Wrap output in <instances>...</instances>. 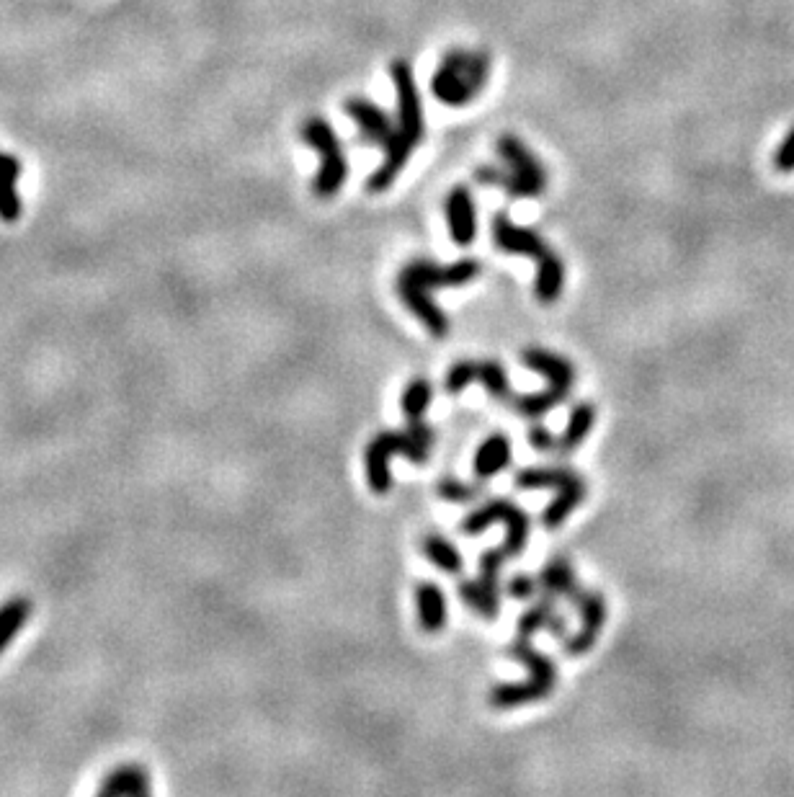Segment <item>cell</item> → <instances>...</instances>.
<instances>
[{
    "instance_id": "6da1fadb",
    "label": "cell",
    "mask_w": 794,
    "mask_h": 797,
    "mask_svg": "<svg viewBox=\"0 0 794 797\" xmlns=\"http://www.w3.org/2000/svg\"><path fill=\"white\" fill-rule=\"evenodd\" d=\"M392 80L397 88V127L395 137L387 145V158L385 163L372 173L367 189L372 194L377 191L390 189L392 181L400 176V171L408 163L410 153L416 150L418 142L423 140V106L421 96H418L416 80H413V70L405 60L392 62Z\"/></svg>"
},
{
    "instance_id": "7a4b0ae2",
    "label": "cell",
    "mask_w": 794,
    "mask_h": 797,
    "mask_svg": "<svg viewBox=\"0 0 794 797\" xmlns=\"http://www.w3.org/2000/svg\"><path fill=\"white\" fill-rule=\"evenodd\" d=\"M434 444V431L431 426L421 421H408V431H379L369 442L364 462H367V480L372 493L387 496L392 488L390 475V457L392 454H403L410 462L423 465L431 454Z\"/></svg>"
},
{
    "instance_id": "3957f363",
    "label": "cell",
    "mask_w": 794,
    "mask_h": 797,
    "mask_svg": "<svg viewBox=\"0 0 794 797\" xmlns=\"http://www.w3.org/2000/svg\"><path fill=\"white\" fill-rule=\"evenodd\" d=\"M498 153L506 160L511 171L495 166H483L475 171V181L485 186H498L514 199L539 197L547 189V168L539 163L537 155L526 148L516 135L498 137Z\"/></svg>"
},
{
    "instance_id": "277c9868",
    "label": "cell",
    "mask_w": 794,
    "mask_h": 797,
    "mask_svg": "<svg viewBox=\"0 0 794 797\" xmlns=\"http://www.w3.org/2000/svg\"><path fill=\"white\" fill-rule=\"evenodd\" d=\"M508 656L524 663L529 669V679L516 681V684H498L490 689L488 705L493 710H511V707L532 705V702L550 697L557 684V666L552 658L539 653L532 640L521 638H516V643L508 648Z\"/></svg>"
},
{
    "instance_id": "5b68a950",
    "label": "cell",
    "mask_w": 794,
    "mask_h": 797,
    "mask_svg": "<svg viewBox=\"0 0 794 797\" xmlns=\"http://www.w3.org/2000/svg\"><path fill=\"white\" fill-rule=\"evenodd\" d=\"M490 75V55L480 50H449L431 78V91L446 106H465L483 91Z\"/></svg>"
},
{
    "instance_id": "8992f818",
    "label": "cell",
    "mask_w": 794,
    "mask_h": 797,
    "mask_svg": "<svg viewBox=\"0 0 794 797\" xmlns=\"http://www.w3.org/2000/svg\"><path fill=\"white\" fill-rule=\"evenodd\" d=\"M302 140L310 145L312 150H318V155L323 158L320 171L312 181V191L315 197L330 199L333 194L343 189L346 176H349V163H346V153H343L341 142H338L336 132L325 119L320 117H307L302 122Z\"/></svg>"
},
{
    "instance_id": "52a82bcc",
    "label": "cell",
    "mask_w": 794,
    "mask_h": 797,
    "mask_svg": "<svg viewBox=\"0 0 794 797\" xmlns=\"http://www.w3.org/2000/svg\"><path fill=\"white\" fill-rule=\"evenodd\" d=\"M495 522H503L508 527L506 542H503V550L508 552V558H519L521 552L526 550V542H529V527H532V522H529L526 511L519 509L514 501H506V498L488 501L483 509H475L472 514L465 516V522L459 524V532L480 534Z\"/></svg>"
},
{
    "instance_id": "ba28073f",
    "label": "cell",
    "mask_w": 794,
    "mask_h": 797,
    "mask_svg": "<svg viewBox=\"0 0 794 797\" xmlns=\"http://www.w3.org/2000/svg\"><path fill=\"white\" fill-rule=\"evenodd\" d=\"M477 274H480L477 258H462V261L449 266L431 264V261H410V264L397 274V282L410 284V287H418L426 292V289L465 287V284H470Z\"/></svg>"
},
{
    "instance_id": "9c48e42d",
    "label": "cell",
    "mask_w": 794,
    "mask_h": 797,
    "mask_svg": "<svg viewBox=\"0 0 794 797\" xmlns=\"http://www.w3.org/2000/svg\"><path fill=\"white\" fill-rule=\"evenodd\" d=\"M573 604L581 614V627H578V632H570V638L562 643V648L568 656L578 658L586 656L588 650L599 643V635L606 625V617H609V607H606L604 596L593 589H583Z\"/></svg>"
},
{
    "instance_id": "30bf717a",
    "label": "cell",
    "mask_w": 794,
    "mask_h": 797,
    "mask_svg": "<svg viewBox=\"0 0 794 797\" xmlns=\"http://www.w3.org/2000/svg\"><path fill=\"white\" fill-rule=\"evenodd\" d=\"M493 240L498 251L516 253V256H532L537 258V264L555 256V251L544 243L542 235L529 230V227H519L516 222H511V217L506 212H498L493 217Z\"/></svg>"
},
{
    "instance_id": "8fae6325",
    "label": "cell",
    "mask_w": 794,
    "mask_h": 797,
    "mask_svg": "<svg viewBox=\"0 0 794 797\" xmlns=\"http://www.w3.org/2000/svg\"><path fill=\"white\" fill-rule=\"evenodd\" d=\"M346 111H349V117L359 124L361 135H364V140H367L369 145H377V148L379 145H382V148L390 145L392 137H395V127H392L390 117H387L379 106H374L372 101L354 96V99L346 101Z\"/></svg>"
},
{
    "instance_id": "7c38bea8",
    "label": "cell",
    "mask_w": 794,
    "mask_h": 797,
    "mask_svg": "<svg viewBox=\"0 0 794 797\" xmlns=\"http://www.w3.org/2000/svg\"><path fill=\"white\" fill-rule=\"evenodd\" d=\"M446 220H449V233L457 246L467 248L472 246V240L477 235V217H475V202L467 186H457V189L446 197Z\"/></svg>"
},
{
    "instance_id": "4fadbf2b",
    "label": "cell",
    "mask_w": 794,
    "mask_h": 797,
    "mask_svg": "<svg viewBox=\"0 0 794 797\" xmlns=\"http://www.w3.org/2000/svg\"><path fill=\"white\" fill-rule=\"evenodd\" d=\"M521 362H524L529 369H534L537 374H542V377H547L550 385H560L573 390L575 369L568 359H562V356L552 354V351L547 349H534L532 346V349L521 351Z\"/></svg>"
},
{
    "instance_id": "5bb4252c",
    "label": "cell",
    "mask_w": 794,
    "mask_h": 797,
    "mask_svg": "<svg viewBox=\"0 0 794 797\" xmlns=\"http://www.w3.org/2000/svg\"><path fill=\"white\" fill-rule=\"evenodd\" d=\"M416 609L418 625L428 635H436L446 627V596L444 591L431 581H423L416 586Z\"/></svg>"
},
{
    "instance_id": "9a60e30c",
    "label": "cell",
    "mask_w": 794,
    "mask_h": 797,
    "mask_svg": "<svg viewBox=\"0 0 794 797\" xmlns=\"http://www.w3.org/2000/svg\"><path fill=\"white\" fill-rule=\"evenodd\" d=\"M150 792V779L147 772L137 764H122V767L111 769L98 785V795L104 797H137Z\"/></svg>"
},
{
    "instance_id": "2e32d148",
    "label": "cell",
    "mask_w": 794,
    "mask_h": 797,
    "mask_svg": "<svg viewBox=\"0 0 794 797\" xmlns=\"http://www.w3.org/2000/svg\"><path fill=\"white\" fill-rule=\"evenodd\" d=\"M581 475L573 473L570 467H524L516 473V488L521 491H542V488H555L557 493L581 483Z\"/></svg>"
},
{
    "instance_id": "e0dca14e",
    "label": "cell",
    "mask_w": 794,
    "mask_h": 797,
    "mask_svg": "<svg viewBox=\"0 0 794 797\" xmlns=\"http://www.w3.org/2000/svg\"><path fill=\"white\" fill-rule=\"evenodd\" d=\"M511 465V439L506 434L488 436L475 454V478L490 480Z\"/></svg>"
},
{
    "instance_id": "ac0fdd59",
    "label": "cell",
    "mask_w": 794,
    "mask_h": 797,
    "mask_svg": "<svg viewBox=\"0 0 794 797\" xmlns=\"http://www.w3.org/2000/svg\"><path fill=\"white\" fill-rule=\"evenodd\" d=\"M19 176V158L11 153H0V220L3 222H16L21 215V199L16 189Z\"/></svg>"
},
{
    "instance_id": "d6986e66",
    "label": "cell",
    "mask_w": 794,
    "mask_h": 797,
    "mask_svg": "<svg viewBox=\"0 0 794 797\" xmlns=\"http://www.w3.org/2000/svg\"><path fill=\"white\" fill-rule=\"evenodd\" d=\"M593 424H596V405L593 403L573 405V411H570V418H568V426H565V431H562V436H560V442H557V454H560V457H570L575 449L586 442L588 434H591V429H593Z\"/></svg>"
},
{
    "instance_id": "ffe728a7",
    "label": "cell",
    "mask_w": 794,
    "mask_h": 797,
    "mask_svg": "<svg viewBox=\"0 0 794 797\" xmlns=\"http://www.w3.org/2000/svg\"><path fill=\"white\" fill-rule=\"evenodd\" d=\"M539 583H542V589L547 591V594L565 596V599L570 601L578 599L583 591V586L578 583L573 568H570V563L565 558H555L544 565L542 573H539Z\"/></svg>"
},
{
    "instance_id": "44dd1931",
    "label": "cell",
    "mask_w": 794,
    "mask_h": 797,
    "mask_svg": "<svg viewBox=\"0 0 794 797\" xmlns=\"http://www.w3.org/2000/svg\"><path fill=\"white\" fill-rule=\"evenodd\" d=\"M570 393H573V390H568V387L550 385L547 390H542V393L524 395V398H511V408H514V413H519V416L524 418H542L544 413H550L552 408L565 403V400L570 398Z\"/></svg>"
},
{
    "instance_id": "7402d4cb",
    "label": "cell",
    "mask_w": 794,
    "mask_h": 797,
    "mask_svg": "<svg viewBox=\"0 0 794 797\" xmlns=\"http://www.w3.org/2000/svg\"><path fill=\"white\" fill-rule=\"evenodd\" d=\"M421 552L439 571L449 573V576H457V573L465 571V560H462L459 550L441 534H426L421 542Z\"/></svg>"
},
{
    "instance_id": "603a6c76",
    "label": "cell",
    "mask_w": 794,
    "mask_h": 797,
    "mask_svg": "<svg viewBox=\"0 0 794 797\" xmlns=\"http://www.w3.org/2000/svg\"><path fill=\"white\" fill-rule=\"evenodd\" d=\"M31 617V601L24 596H13V599L0 604V653L16 640L21 627Z\"/></svg>"
},
{
    "instance_id": "cb8c5ba5",
    "label": "cell",
    "mask_w": 794,
    "mask_h": 797,
    "mask_svg": "<svg viewBox=\"0 0 794 797\" xmlns=\"http://www.w3.org/2000/svg\"><path fill=\"white\" fill-rule=\"evenodd\" d=\"M588 493V485L586 480H581V483L570 485V488H565V491L557 493L555 501L547 506V509L542 511V524L547 529H557L560 524H565L570 519V514H573L575 509H578V503L586 498Z\"/></svg>"
},
{
    "instance_id": "d4e9b609",
    "label": "cell",
    "mask_w": 794,
    "mask_h": 797,
    "mask_svg": "<svg viewBox=\"0 0 794 797\" xmlns=\"http://www.w3.org/2000/svg\"><path fill=\"white\" fill-rule=\"evenodd\" d=\"M459 599L465 601L467 607L475 609V614H480L483 620L493 622L498 617L501 601H498V591H490L488 586H483L480 581H462L457 589Z\"/></svg>"
},
{
    "instance_id": "484cf974",
    "label": "cell",
    "mask_w": 794,
    "mask_h": 797,
    "mask_svg": "<svg viewBox=\"0 0 794 797\" xmlns=\"http://www.w3.org/2000/svg\"><path fill=\"white\" fill-rule=\"evenodd\" d=\"M552 614H555V601H552V594L544 596L542 601H537L529 612H524L519 617V625H516V638L521 640H532L534 632L547 630L550 625Z\"/></svg>"
},
{
    "instance_id": "4316f807",
    "label": "cell",
    "mask_w": 794,
    "mask_h": 797,
    "mask_svg": "<svg viewBox=\"0 0 794 797\" xmlns=\"http://www.w3.org/2000/svg\"><path fill=\"white\" fill-rule=\"evenodd\" d=\"M431 395H434V390H431V382H428L426 377H416V380L410 382V385L405 387L403 400H400L405 418H408V421H421L428 403H431Z\"/></svg>"
},
{
    "instance_id": "83f0119b",
    "label": "cell",
    "mask_w": 794,
    "mask_h": 797,
    "mask_svg": "<svg viewBox=\"0 0 794 797\" xmlns=\"http://www.w3.org/2000/svg\"><path fill=\"white\" fill-rule=\"evenodd\" d=\"M477 380L483 382L490 398L501 400V403H511V398H514L511 385H508L506 369H503L498 362H480V367H477Z\"/></svg>"
},
{
    "instance_id": "f1b7e54d",
    "label": "cell",
    "mask_w": 794,
    "mask_h": 797,
    "mask_svg": "<svg viewBox=\"0 0 794 797\" xmlns=\"http://www.w3.org/2000/svg\"><path fill=\"white\" fill-rule=\"evenodd\" d=\"M506 560L511 558H508V552L503 550V545L485 552L483 558H480V578H477V581L483 583V586H488L490 591H498V576H501V568Z\"/></svg>"
},
{
    "instance_id": "f546056e",
    "label": "cell",
    "mask_w": 794,
    "mask_h": 797,
    "mask_svg": "<svg viewBox=\"0 0 794 797\" xmlns=\"http://www.w3.org/2000/svg\"><path fill=\"white\" fill-rule=\"evenodd\" d=\"M483 480H477V483H459V480H441L439 488H436V493H439L441 498H446V501L452 503H470L475 501L480 493H483Z\"/></svg>"
},
{
    "instance_id": "4dcf8cb0",
    "label": "cell",
    "mask_w": 794,
    "mask_h": 797,
    "mask_svg": "<svg viewBox=\"0 0 794 797\" xmlns=\"http://www.w3.org/2000/svg\"><path fill=\"white\" fill-rule=\"evenodd\" d=\"M477 367L480 362H457L449 374H446V393L449 395H459L470 385L472 380H477Z\"/></svg>"
},
{
    "instance_id": "1f68e13d",
    "label": "cell",
    "mask_w": 794,
    "mask_h": 797,
    "mask_svg": "<svg viewBox=\"0 0 794 797\" xmlns=\"http://www.w3.org/2000/svg\"><path fill=\"white\" fill-rule=\"evenodd\" d=\"M776 173H792L794 171V127L789 129L779 150L774 153Z\"/></svg>"
},
{
    "instance_id": "d6a6232c",
    "label": "cell",
    "mask_w": 794,
    "mask_h": 797,
    "mask_svg": "<svg viewBox=\"0 0 794 797\" xmlns=\"http://www.w3.org/2000/svg\"><path fill=\"white\" fill-rule=\"evenodd\" d=\"M557 442H560V439H555V436H552V431L544 429L542 424H534L532 429H529V444H532L537 452H542V454L557 452Z\"/></svg>"
},
{
    "instance_id": "836d02e7",
    "label": "cell",
    "mask_w": 794,
    "mask_h": 797,
    "mask_svg": "<svg viewBox=\"0 0 794 797\" xmlns=\"http://www.w3.org/2000/svg\"><path fill=\"white\" fill-rule=\"evenodd\" d=\"M539 586H542V583L534 581L532 576H514L511 581H508V594L514 596V599H519V601H526V599H532V596L537 594Z\"/></svg>"
}]
</instances>
